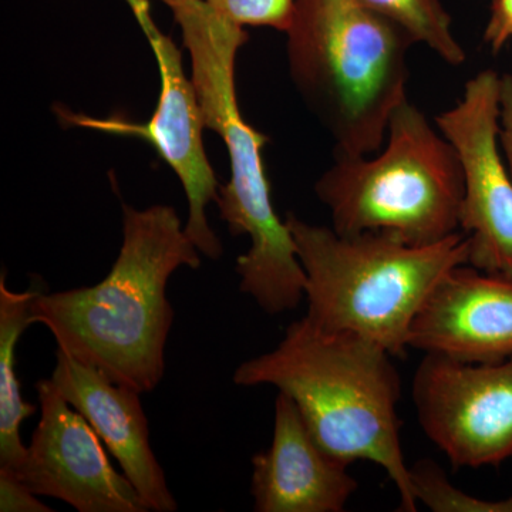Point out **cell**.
Wrapping results in <instances>:
<instances>
[{"label": "cell", "instance_id": "obj_1", "mask_svg": "<svg viewBox=\"0 0 512 512\" xmlns=\"http://www.w3.org/2000/svg\"><path fill=\"white\" fill-rule=\"evenodd\" d=\"M198 269L201 252L171 205H123V242L99 284L37 292L35 325L57 349L96 367L113 382L150 393L165 373V346L174 322L167 286L175 271Z\"/></svg>", "mask_w": 512, "mask_h": 512}, {"label": "cell", "instance_id": "obj_2", "mask_svg": "<svg viewBox=\"0 0 512 512\" xmlns=\"http://www.w3.org/2000/svg\"><path fill=\"white\" fill-rule=\"evenodd\" d=\"M393 357L372 340L319 328L303 316L274 349L241 363L232 379L286 394L329 456L349 466L377 464L396 485L399 510L416 512L400 441L402 380Z\"/></svg>", "mask_w": 512, "mask_h": 512}, {"label": "cell", "instance_id": "obj_3", "mask_svg": "<svg viewBox=\"0 0 512 512\" xmlns=\"http://www.w3.org/2000/svg\"><path fill=\"white\" fill-rule=\"evenodd\" d=\"M173 12L190 53L202 121L228 150L231 177L220 187L215 204L232 237L251 239V247L235 265L239 289L268 315L293 311L305 298V271L291 231L272 202L262 157L269 138L239 110L235 66L248 33L221 18L205 0L185 3Z\"/></svg>", "mask_w": 512, "mask_h": 512}, {"label": "cell", "instance_id": "obj_4", "mask_svg": "<svg viewBox=\"0 0 512 512\" xmlns=\"http://www.w3.org/2000/svg\"><path fill=\"white\" fill-rule=\"evenodd\" d=\"M285 33L293 86L333 153H377L407 100L410 36L363 0H296Z\"/></svg>", "mask_w": 512, "mask_h": 512}, {"label": "cell", "instance_id": "obj_5", "mask_svg": "<svg viewBox=\"0 0 512 512\" xmlns=\"http://www.w3.org/2000/svg\"><path fill=\"white\" fill-rule=\"evenodd\" d=\"M306 275V318L332 332H349L393 356L409 349L410 329L434 286L468 264L466 234L433 245H412L389 231L343 235L286 212Z\"/></svg>", "mask_w": 512, "mask_h": 512}, {"label": "cell", "instance_id": "obj_6", "mask_svg": "<svg viewBox=\"0 0 512 512\" xmlns=\"http://www.w3.org/2000/svg\"><path fill=\"white\" fill-rule=\"evenodd\" d=\"M315 194L339 234L389 231L424 247L460 229L463 167L453 144L407 99L392 114L384 146L370 156L333 153Z\"/></svg>", "mask_w": 512, "mask_h": 512}, {"label": "cell", "instance_id": "obj_7", "mask_svg": "<svg viewBox=\"0 0 512 512\" xmlns=\"http://www.w3.org/2000/svg\"><path fill=\"white\" fill-rule=\"evenodd\" d=\"M138 25L146 33L160 70V97L156 111L147 123H134L120 117L84 116L60 107L57 116L67 126L90 128L117 136L143 138L170 165L183 185L188 204L185 232L202 256L220 259L224 248L211 228L207 207L217 202V175L205 153L200 103L194 83L184 72L183 56L171 37L163 35L151 18L147 0H126Z\"/></svg>", "mask_w": 512, "mask_h": 512}, {"label": "cell", "instance_id": "obj_8", "mask_svg": "<svg viewBox=\"0 0 512 512\" xmlns=\"http://www.w3.org/2000/svg\"><path fill=\"white\" fill-rule=\"evenodd\" d=\"M434 124L456 148L464 174L460 229L470 241L468 265L512 275V177L501 153V76L487 69L464 86Z\"/></svg>", "mask_w": 512, "mask_h": 512}, {"label": "cell", "instance_id": "obj_9", "mask_svg": "<svg viewBox=\"0 0 512 512\" xmlns=\"http://www.w3.org/2000/svg\"><path fill=\"white\" fill-rule=\"evenodd\" d=\"M412 396L421 429L454 467L512 460V356L468 363L424 353Z\"/></svg>", "mask_w": 512, "mask_h": 512}, {"label": "cell", "instance_id": "obj_10", "mask_svg": "<svg viewBox=\"0 0 512 512\" xmlns=\"http://www.w3.org/2000/svg\"><path fill=\"white\" fill-rule=\"evenodd\" d=\"M40 420L18 476L40 497L79 512H147L134 485L111 464L106 446L50 379L36 383Z\"/></svg>", "mask_w": 512, "mask_h": 512}, {"label": "cell", "instance_id": "obj_11", "mask_svg": "<svg viewBox=\"0 0 512 512\" xmlns=\"http://www.w3.org/2000/svg\"><path fill=\"white\" fill-rule=\"evenodd\" d=\"M409 348L468 363L512 356V275L463 264L448 271L417 313Z\"/></svg>", "mask_w": 512, "mask_h": 512}, {"label": "cell", "instance_id": "obj_12", "mask_svg": "<svg viewBox=\"0 0 512 512\" xmlns=\"http://www.w3.org/2000/svg\"><path fill=\"white\" fill-rule=\"evenodd\" d=\"M50 380L70 406L92 424L148 511H177V501L151 447L141 393L113 382L96 367L84 365L59 349Z\"/></svg>", "mask_w": 512, "mask_h": 512}, {"label": "cell", "instance_id": "obj_13", "mask_svg": "<svg viewBox=\"0 0 512 512\" xmlns=\"http://www.w3.org/2000/svg\"><path fill=\"white\" fill-rule=\"evenodd\" d=\"M256 512H342L359 488L349 464L313 439L292 399L278 393L271 446L252 457Z\"/></svg>", "mask_w": 512, "mask_h": 512}, {"label": "cell", "instance_id": "obj_14", "mask_svg": "<svg viewBox=\"0 0 512 512\" xmlns=\"http://www.w3.org/2000/svg\"><path fill=\"white\" fill-rule=\"evenodd\" d=\"M35 289L15 292L0 276V470L18 474L28 454L20 427L36 413L35 404L25 402L18 377V345L25 330L35 325L32 302Z\"/></svg>", "mask_w": 512, "mask_h": 512}, {"label": "cell", "instance_id": "obj_15", "mask_svg": "<svg viewBox=\"0 0 512 512\" xmlns=\"http://www.w3.org/2000/svg\"><path fill=\"white\" fill-rule=\"evenodd\" d=\"M369 8L404 30L414 45L433 50L450 66L466 63V50L453 32V20L440 0H363Z\"/></svg>", "mask_w": 512, "mask_h": 512}, {"label": "cell", "instance_id": "obj_16", "mask_svg": "<svg viewBox=\"0 0 512 512\" xmlns=\"http://www.w3.org/2000/svg\"><path fill=\"white\" fill-rule=\"evenodd\" d=\"M410 484L417 505L423 504L433 512H512V495L503 500H484L464 493L430 458L410 467Z\"/></svg>", "mask_w": 512, "mask_h": 512}, {"label": "cell", "instance_id": "obj_17", "mask_svg": "<svg viewBox=\"0 0 512 512\" xmlns=\"http://www.w3.org/2000/svg\"><path fill=\"white\" fill-rule=\"evenodd\" d=\"M221 18L234 25L286 32L296 0H205Z\"/></svg>", "mask_w": 512, "mask_h": 512}, {"label": "cell", "instance_id": "obj_18", "mask_svg": "<svg viewBox=\"0 0 512 512\" xmlns=\"http://www.w3.org/2000/svg\"><path fill=\"white\" fill-rule=\"evenodd\" d=\"M0 511L2 512H52V508L10 471L0 470Z\"/></svg>", "mask_w": 512, "mask_h": 512}, {"label": "cell", "instance_id": "obj_19", "mask_svg": "<svg viewBox=\"0 0 512 512\" xmlns=\"http://www.w3.org/2000/svg\"><path fill=\"white\" fill-rule=\"evenodd\" d=\"M512 40V0H494L491 15L484 30V42L494 53L500 52Z\"/></svg>", "mask_w": 512, "mask_h": 512}, {"label": "cell", "instance_id": "obj_20", "mask_svg": "<svg viewBox=\"0 0 512 512\" xmlns=\"http://www.w3.org/2000/svg\"><path fill=\"white\" fill-rule=\"evenodd\" d=\"M500 143L512 177V76H501V130Z\"/></svg>", "mask_w": 512, "mask_h": 512}, {"label": "cell", "instance_id": "obj_21", "mask_svg": "<svg viewBox=\"0 0 512 512\" xmlns=\"http://www.w3.org/2000/svg\"><path fill=\"white\" fill-rule=\"evenodd\" d=\"M165 5L170 6L171 9L178 8V6L185 5L188 2H194V0H160Z\"/></svg>", "mask_w": 512, "mask_h": 512}]
</instances>
